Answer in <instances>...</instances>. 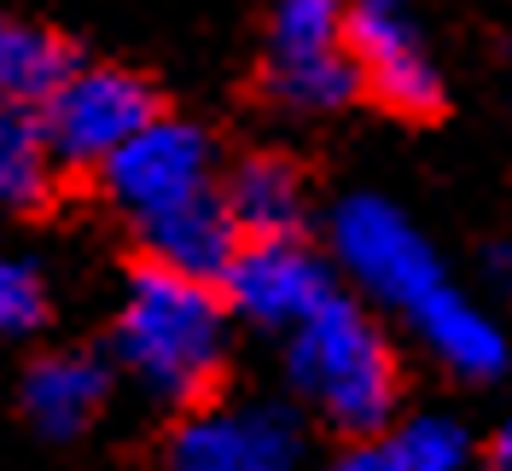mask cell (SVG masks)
Masks as SVG:
<instances>
[{
	"label": "cell",
	"instance_id": "6da1fadb",
	"mask_svg": "<svg viewBox=\"0 0 512 471\" xmlns=\"http://www.w3.org/2000/svg\"><path fill=\"white\" fill-rule=\"evenodd\" d=\"M117 361L163 408H198L227 361V303L158 262L134 268L117 303Z\"/></svg>",
	"mask_w": 512,
	"mask_h": 471
},
{
	"label": "cell",
	"instance_id": "7a4b0ae2",
	"mask_svg": "<svg viewBox=\"0 0 512 471\" xmlns=\"http://www.w3.org/2000/svg\"><path fill=\"white\" fill-rule=\"evenodd\" d=\"M286 373L291 390L326 425H338L350 437H373L396 419V396H402L396 349H390L379 320L350 297H332L309 326L291 332Z\"/></svg>",
	"mask_w": 512,
	"mask_h": 471
},
{
	"label": "cell",
	"instance_id": "3957f363",
	"mask_svg": "<svg viewBox=\"0 0 512 471\" xmlns=\"http://www.w3.org/2000/svg\"><path fill=\"white\" fill-rule=\"evenodd\" d=\"M332 268L384 309L414 314L431 291H443V256L419 233V221L379 192H355L332 210Z\"/></svg>",
	"mask_w": 512,
	"mask_h": 471
},
{
	"label": "cell",
	"instance_id": "277c9868",
	"mask_svg": "<svg viewBox=\"0 0 512 471\" xmlns=\"http://www.w3.org/2000/svg\"><path fill=\"white\" fill-rule=\"evenodd\" d=\"M99 187L123 210L128 227H146V221L192 210V204H204V198L222 192L216 146H210L204 128L175 123V117H152L123 152L99 169Z\"/></svg>",
	"mask_w": 512,
	"mask_h": 471
},
{
	"label": "cell",
	"instance_id": "5b68a950",
	"mask_svg": "<svg viewBox=\"0 0 512 471\" xmlns=\"http://www.w3.org/2000/svg\"><path fill=\"white\" fill-rule=\"evenodd\" d=\"M344 0H274L268 24V88L291 111H338L361 94V76L344 47Z\"/></svg>",
	"mask_w": 512,
	"mask_h": 471
},
{
	"label": "cell",
	"instance_id": "8992f818",
	"mask_svg": "<svg viewBox=\"0 0 512 471\" xmlns=\"http://www.w3.org/2000/svg\"><path fill=\"white\" fill-rule=\"evenodd\" d=\"M152 117H158L152 88L134 70H117V64L70 70L41 105V128H47L53 157L59 163H88V169H105Z\"/></svg>",
	"mask_w": 512,
	"mask_h": 471
},
{
	"label": "cell",
	"instance_id": "52a82bcc",
	"mask_svg": "<svg viewBox=\"0 0 512 471\" xmlns=\"http://www.w3.org/2000/svg\"><path fill=\"white\" fill-rule=\"evenodd\" d=\"M338 297V268L303 239H245L222 268V303L256 332H297Z\"/></svg>",
	"mask_w": 512,
	"mask_h": 471
},
{
	"label": "cell",
	"instance_id": "ba28073f",
	"mask_svg": "<svg viewBox=\"0 0 512 471\" xmlns=\"http://www.w3.org/2000/svg\"><path fill=\"white\" fill-rule=\"evenodd\" d=\"M303 419L280 402L192 408L169 437V471H303Z\"/></svg>",
	"mask_w": 512,
	"mask_h": 471
},
{
	"label": "cell",
	"instance_id": "9c48e42d",
	"mask_svg": "<svg viewBox=\"0 0 512 471\" xmlns=\"http://www.w3.org/2000/svg\"><path fill=\"white\" fill-rule=\"evenodd\" d=\"M344 47H350L361 88H373V99H384L390 111L419 117L443 105V70L402 6H355Z\"/></svg>",
	"mask_w": 512,
	"mask_h": 471
},
{
	"label": "cell",
	"instance_id": "30bf717a",
	"mask_svg": "<svg viewBox=\"0 0 512 471\" xmlns=\"http://www.w3.org/2000/svg\"><path fill=\"white\" fill-rule=\"evenodd\" d=\"M24 419H30L41 437L70 442L82 431H94V419L111 402V367L88 355V349H53L30 361L24 373Z\"/></svg>",
	"mask_w": 512,
	"mask_h": 471
},
{
	"label": "cell",
	"instance_id": "8fae6325",
	"mask_svg": "<svg viewBox=\"0 0 512 471\" xmlns=\"http://www.w3.org/2000/svg\"><path fill=\"white\" fill-rule=\"evenodd\" d=\"M408 326H414L425 349L443 361L454 378H501L512 361V344L507 332H501V320L495 314H483L466 291H431L414 314H408Z\"/></svg>",
	"mask_w": 512,
	"mask_h": 471
},
{
	"label": "cell",
	"instance_id": "7c38bea8",
	"mask_svg": "<svg viewBox=\"0 0 512 471\" xmlns=\"http://www.w3.org/2000/svg\"><path fill=\"white\" fill-rule=\"evenodd\" d=\"M472 466V431L454 413H408L390 419L373 437H355L326 471H466Z\"/></svg>",
	"mask_w": 512,
	"mask_h": 471
},
{
	"label": "cell",
	"instance_id": "4fadbf2b",
	"mask_svg": "<svg viewBox=\"0 0 512 471\" xmlns=\"http://www.w3.org/2000/svg\"><path fill=\"white\" fill-rule=\"evenodd\" d=\"M222 204L239 239H297V227L309 216V187L291 157L256 152L239 157L233 175H222Z\"/></svg>",
	"mask_w": 512,
	"mask_h": 471
},
{
	"label": "cell",
	"instance_id": "5bb4252c",
	"mask_svg": "<svg viewBox=\"0 0 512 471\" xmlns=\"http://www.w3.org/2000/svg\"><path fill=\"white\" fill-rule=\"evenodd\" d=\"M59 181V157L47 146L41 111L0 105V210H41Z\"/></svg>",
	"mask_w": 512,
	"mask_h": 471
},
{
	"label": "cell",
	"instance_id": "9a60e30c",
	"mask_svg": "<svg viewBox=\"0 0 512 471\" xmlns=\"http://www.w3.org/2000/svg\"><path fill=\"white\" fill-rule=\"evenodd\" d=\"M76 64L64 53L59 35L35 30L24 18H12V12H0V105H47V94L59 88L64 76H70Z\"/></svg>",
	"mask_w": 512,
	"mask_h": 471
},
{
	"label": "cell",
	"instance_id": "2e32d148",
	"mask_svg": "<svg viewBox=\"0 0 512 471\" xmlns=\"http://www.w3.org/2000/svg\"><path fill=\"white\" fill-rule=\"evenodd\" d=\"M47 326V280L30 256L0 251V338H30Z\"/></svg>",
	"mask_w": 512,
	"mask_h": 471
},
{
	"label": "cell",
	"instance_id": "e0dca14e",
	"mask_svg": "<svg viewBox=\"0 0 512 471\" xmlns=\"http://www.w3.org/2000/svg\"><path fill=\"white\" fill-rule=\"evenodd\" d=\"M489 466H495V471H512V413L495 425V437H489Z\"/></svg>",
	"mask_w": 512,
	"mask_h": 471
},
{
	"label": "cell",
	"instance_id": "ac0fdd59",
	"mask_svg": "<svg viewBox=\"0 0 512 471\" xmlns=\"http://www.w3.org/2000/svg\"><path fill=\"white\" fill-rule=\"evenodd\" d=\"M489 268H495V285L512 297V245H501V251L489 256Z\"/></svg>",
	"mask_w": 512,
	"mask_h": 471
},
{
	"label": "cell",
	"instance_id": "d6986e66",
	"mask_svg": "<svg viewBox=\"0 0 512 471\" xmlns=\"http://www.w3.org/2000/svg\"><path fill=\"white\" fill-rule=\"evenodd\" d=\"M361 6H402V0H361Z\"/></svg>",
	"mask_w": 512,
	"mask_h": 471
}]
</instances>
